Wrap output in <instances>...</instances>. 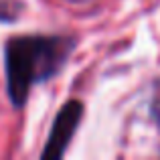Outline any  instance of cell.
Here are the masks:
<instances>
[{"label": "cell", "instance_id": "cell-1", "mask_svg": "<svg viewBox=\"0 0 160 160\" xmlns=\"http://www.w3.org/2000/svg\"><path fill=\"white\" fill-rule=\"evenodd\" d=\"M67 53V41L45 37H18L8 41L4 51L6 87L10 102L20 108L35 81L49 77L61 65Z\"/></svg>", "mask_w": 160, "mask_h": 160}, {"label": "cell", "instance_id": "cell-2", "mask_svg": "<svg viewBox=\"0 0 160 160\" xmlns=\"http://www.w3.org/2000/svg\"><path fill=\"white\" fill-rule=\"evenodd\" d=\"M81 116H83V106L79 102H75V99L73 102H67L65 106L59 109L57 118L53 122L51 134H49L47 146H45L43 154H41L45 160H49V158L55 160V158H61L65 154V148L69 146L79 122H81Z\"/></svg>", "mask_w": 160, "mask_h": 160}]
</instances>
